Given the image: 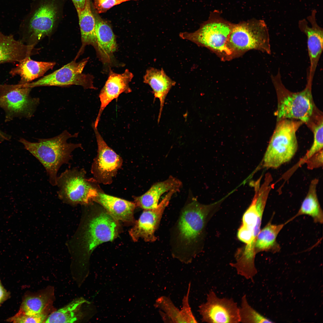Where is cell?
<instances>
[{"label": "cell", "instance_id": "obj_4", "mask_svg": "<svg viewBox=\"0 0 323 323\" xmlns=\"http://www.w3.org/2000/svg\"><path fill=\"white\" fill-rule=\"evenodd\" d=\"M234 24L222 17L220 12L215 11L197 31L181 33L179 36L207 48L222 61H229L232 59L227 44Z\"/></svg>", "mask_w": 323, "mask_h": 323}, {"label": "cell", "instance_id": "obj_23", "mask_svg": "<svg viewBox=\"0 0 323 323\" xmlns=\"http://www.w3.org/2000/svg\"><path fill=\"white\" fill-rule=\"evenodd\" d=\"M55 62L34 61L30 57L25 58L12 68L10 74L12 76L19 75L20 79L18 84H24L42 76L55 65Z\"/></svg>", "mask_w": 323, "mask_h": 323}, {"label": "cell", "instance_id": "obj_38", "mask_svg": "<svg viewBox=\"0 0 323 323\" xmlns=\"http://www.w3.org/2000/svg\"><path fill=\"white\" fill-rule=\"evenodd\" d=\"M10 139V136L0 129V141Z\"/></svg>", "mask_w": 323, "mask_h": 323}, {"label": "cell", "instance_id": "obj_33", "mask_svg": "<svg viewBox=\"0 0 323 323\" xmlns=\"http://www.w3.org/2000/svg\"><path fill=\"white\" fill-rule=\"evenodd\" d=\"M191 283L188 284L186 294L182 300V308L181 310L182 317L185 323H197V321L193 315L189 302Z\"/></svg>", "mask_w": 323, "mask_h": 323}, {"label": "cell", "instance_id": "obj_12", "mask_svg": "<svg viewBox=\"0 0 323 323\" xmlns=\"http://www.w3.org/2000/svg\"><path fill=\"white\" fill-rule=\"evenodd\" d=\"M268 195L263 192L255 193L252 202L242 217L237 237L247 245L255 244L260 230L261 222Z\"/></svg>", "mask_w": 323, "mask_h": 323}, {"label": "cell", "instance_id": "obj_8", "mask_svg": "<svg viewBox=\"0 0 323 323\" xmlns=\"http://www.w3.org/2000/svg\"><path fill=\"white\" fill-rule=\"evenodd\" d=\"M74 59L60 68L34 82L20 84L22 87L42 86H68L73 85L82 86L84 89H96L93 84V76L82 71L88 58L78 62Z\"/></svg>", "mask_w": 323, "mask_h": 323}, {"label": "cell", "instance_id": "obj_28", "mask_svg": "<svg viewBox=\"0 0 323 323\" xmlns=\"http://www.w3.org/2000/svg\"><path fill=\"white\" fill-rule=\"evenodd\" d=\"M240 322L266 323L272 322L255 310L249 304L246 295L242 297L240 306L239 307Z\"/></svg>", "mask_w": 323, "mask_h": 323}, {"label": "cell", "instance_id": "obj_25", "mask_svg": "<svg viewBox=\"0 0 323 323\" xmlns=\"http://www.w3.org/2000/svg\"><path fill=\"white\" fill-rule=\"evenodd\" d=\"M279 224H272L270 221L261 229L257 237L255 245L256 254L261 252L276 253L279 251L281 248L277 241L279 233L288 223Z\"/></svg>", "mask_w": 323, "mask_h": 323}, {"label": "cell", "instance_id": "obj_31", "mask_svg": "<svg viewBox=\"0 0 323 323\" xmlns=\"http://www.w3.org/2000/svg\"><path fill=\"white\" fill-rule=\"evenodd\" d=\"M323 119L322 118L319 122L313 128V143L304 156L299 161L298 165L305 163L306 161L315 153L323 150Z\"/></svg>", "mask_w": 323, "mask_h": 323}, {"label": "cell", "instance_id": "obj_1", "mask_svg": "<svg viewBox=\"0 0 323 323\" xmlns=\"http://www.w3.org/2000/svg\"><path fill=\"white\" fill-rule=\"evenodd\" d=\"M189 199L182 209L171 237L173 254L180 259L191 258L195 255L209 214L222 201L204 205L194 198Z\"/></svg>", "mask_w": 323, "mask_h": 323}, {"label": "cell", "instance_id": "obj_18", "mask_svg": "<svg viewBox=\"0 0 323 323\" xmlns=\"http://www.w3.org/2000/svg\"><path fill=\"white\" fill-rule=\"evenodd\" d=\"M94 14L96 45L95 50L98 58L103 64H110L117 48L115 36L108 23L96 12Z\"/></svg>", "mask_w": 323, "mask_h": 323}, {"label": "cell", "instance_id": "obj_5", "mask_svg": "<svg viewBox=\"0 0 323 323\" xmlns=\"http://www.w3.org/2000/svg\"><path fill=\"white\" fill-rule=\"evenodd\" d=\"M227 47L232 60L253 50L270 54V39L265 22L262 20L252 19L234 24Z\"/></svg>", "mask_w": 323, "mask_h": 323}, {"label": "cell", "instance_id": "obj_37", "mask_svg": "<svg viewBox=\"0 0 323 323\" xmlns=\"http://www.w3.org/2000/svg\"><path fill=\"white\" fill-rule=\"evenodd\" d=\"M77 11L83 10L85 7L86 0H71Z\"/></svg>", "mask_w": 323, "mask_h": 323}, {"label": "cell", "instance_id": "obj_26", "mask_svg": "<svg viewBox=\"0 0 323 323\" xmlns=\"http://www.w3.org/2000/svg\"><path fill=\"white\" fill-rule=\"evenodd\" d=\"M318 182L319 179L316 178L311 181L307 193L299 210L294 216L289 220L290 222L298 216L307 215L310 216L314 223H323V211L317 194V186Z\"/></svg>", "mask_w": 323, "mask_h": 323}, {"label": "cell", "instance_id": "obj_10", "mask_svg": "<svg viewBox=\"0 0 323 323\" xmlns=\"http://www.w3.org/2000/svg\"><path fill=\"white\" fill-rule=\"evenodd\" d=\"M311 86L307 84L303 91L288 94L282 99L275 112L278 121L287 119L297 120L303 123L309 122L315 109Z\"/></svg>", "mask_w": 323, "mask_h": 323}, {"label": "cell", "instance_id": "obj_3", "mask_svg": "<svg viewBox=\"0 0 323 323\" xmlns=\"http://www.w3.org/2000/svg\"><path fill=\"white\" fill-rule=\"evenodd\" d=\"M78 132L71 134L66 130L54 137L39 139L32 142L21 138L19 141L42 164L45 168L51 185H56L57 173L62 165L71 160L72 152L76 149L82 148L81 144L68 143L67 140L76 138Z\"/></svg>", "mask_w": 323, "mask_h": 323}, {"label": "cell", "instance_id": "obj_13", "mask_svg": "<svg viewBox=\"0 0 323 323\" xmlns=\"http://www.w3.org/2000/svg\"><path fill=\"white\" fill-rule=\"evenodd\" d=\"M97 145V154L92 168V172L98 181L110 183L122 164L120 157L106 144L93 123Z\"/></svg>", "mask_w": 323, "mask_h": 323}, {"label": "cell", "instance_id": "obj_21", "mask_svg": "<svg viewBox=\"0 0 323 323\" xmlns=\"http://www.w3.org/2000/svg\"><path fill=\"white\" fill-rule=\"evenodd\" d=\"M144 82L152 88L154 98L159 99L160 107L158 122H159L166 97L176 82L165 73L162 68L161 70L153 67L147 69L144 77Z\"/></svg>", "mask_w": 323, "mask_h": 323}, {"label": "cell", "instance_id": "obj_11", "mask_svg": "<svg viewBox=\"0 0 323 323\" xmlns=\"http://www.w3.org/2000/svg\"><path fill=\"white\" fill-rule=\"evenodd\" d=\"M202 322L239 323V307L231 298H220L213 290L207 294L206 302L198 310Z\"/></svg>", "mask_w": 323, "mask_h": 323}, {"label": "cell", "instance_id": "obj_15", "mask_svg": "<svg viewBox=\"0 0 323 323\" xmlns=\"http://www.w3.org/2000/svg\"><path fill=\"white\" fill-rule=\"evenodd\" d=\"M173 195L170 194L167 196L156 208L144 210L134 226L129 231V234L134 241L136 242L140 238L150 242L156 240L155 232L159 227L164 210Z\"/></svg>", "mask_w": 323, "mask_h": 323}, {"label": "cell", "instance_id": "obj_22", "mask_svg": "<svg viewBox=\"0 0 323 323\" xmlns=\"http://www.w3.org/2000/svg\"><path fill=\"white\" fill-rule=\"evenodd\" d=\"M94 201L103 206L107 212L116 221L131 222L136 207L134 202L120 198L98 193Z\"/></svg>", "mask_w": 323, "mask_h": 323}, {"label": "cell", "instance_id": "obj_27", "mask_svg": "<svg viewBox=\"0 0 323 323\" xmlns=\"http://www.w3.org/2000/svg\"><path fill=\"white\" fill-rule=\"evenodd\" d=\"M86 302L82 298L75 299L65 306L51 313L44 322H75L82 316L81 307Z\"/></svg>", "mask_w": 323, "mask_h": 323}, {"label": "cell", "instance_id": "obj_19", "mask_svg": "<svg viewBox=\"0 0 323 323\" xmlns=\"http://www.w3.org/2000/svg\"><path fill=\"white\" fill-rule=\"evenodd\" d=\"M182 185L180 180L171 176L164 181L155 183L143 194L135 197L134 203L136 207L144 210L154 209L160 203L162 196L179 191Z\"/></svg>", "mask_w": 323, "mask_h": 323}, {"label": "cell", "instance_id": "obj_35", "mask_svg": "<svg viewBox=\"0 0 323 323\" xmlns=\"http://www.w3.org/2000/svg\"><path fill=\"white\" fill-rule=\"evenodd\" d=\"M305 163L310 170L320 167L323 165V150L315 153L309 158Z\"/></svg>", "mask_w": 323, "mask_h": 323}, {"label": "cell", "instance_id": "obj_16", "mask_svg": "<svg viewBox=\"0 0 323 323\" xmlns=\"http://www.w3.org/2000/svg\"><path fill=\"white\" fill-rule=\"evenodd\" d=\"M117 221L107 212H101L89 221L85 234L86 247L91 252L98 246L112 241L118 234Z\"/></svg>", "mask_w": 323, "mask_h": 323}, {"label": "cell", "instance_id": "obj_2", "mask_svg": "<svg viewBox=\"0 0 323 323\" xmlns=\"http://www.w3.org/2000/svg\"><path fill=\"white\" fill-rule=\"evenodd\" d=\"M65 0H34L29 13L21 23L19 40L35 47L55 31L63 16Z\"/></svg>", "mask_w": 323, "mask_h": 323}, {"label": "cell", "instance_id": "obj_17", "mask_svg": "<svg viewBox=\"0 0 323 323\" xmlns=\"http://www.w3.org/2000/svg\"><path fill=\"white\" fill-rule=\"evenodd\" d=\"M133 77L132 73L128 69L122 74L116 73L110 70L108 78L99 95L100 105L95 121L93 123L95 127H97L103 112L112 100L123 93L132 92L129 83Z\"/></svg>", "mask_w": 323, "mask_h": 323}, {"label": "cell", "instance_id": "obj_9", "mask_svg": "<svg viewBox=\"0 0 323 323\" xmlns=\"http://www.w3.org/2000/svg\"><path fill=\"white\" fill-rule=\"evenodd\" d=\"M32 88L15 85L0 84V107L5 113V121L15 117H31L39 102L30 95Z\"/></svg>", "mask_w": 323, "mask_h": 323}, {"label": "cell", "instance_id": "obj_24", "mask_svg": "<svg viewBox=\"0 0 323 323\" xmlns=\"http://www.w3.org/2000/svg\"><path fill=\"white\" fill-rule=\"evenodd\" d=\"M78 18L81 41V46L76 56L77 60L84 52L87 45L96 48L95 33V19L92 10L90 0H86L85 5L82 10L77 11Z\"/></svg>", "mask_w": 323, "mask_h": 323}, {"label": "cell", "instance_id": "obj_36", "mask_svg": "<svg viewBox=\"0 0 323 323\" xmlns=\"http://www.w3.org/2000/svg\"><path fill=\"white\" fill-rule=\"evenodd\" d=\"M10 293L4 288L0 280V305L10 297Z\"/></svg>", "mask_w": 323, "mask_h": 323}, {"label": "cell", "instance_id": "obj_30", "mask_svg": "<svg viewBox=\"0 0 323 323\" xmlns=\"http://www.w3.org/2000/svg\"><path fill=\"white\" fill-rule=\"evenodd\" d=\"M161 309L171 319L172 322L185 323L179 310L174 304L169 297L163 296L156 300L154 305Z\"/></svg>", "mask_w": 323, "mask_h": 323}, {"label": "cell", "instance_id": "obj_29", "mask_svg": "<svg viewBox=\"0 0 323 323\" xmlns=\"http://www.w3.org/2000/svg\"><path fill=\"white\" fill-rule=\"evenodd\" d=\"M48 301V298L44 295L26 297L22 301L19 311L28 315L42 313Z\"/></svg>", "mask_w": 323, "mask_h": 323}, {"label": "cell", "instance_id": "obj_14", "mask_svg": "<svg viewBox=\"0 0 323 323\" xmlns=\"http://www.w3.org/2000/svg\"><path fill=\"white\" fill-rule=\"evenodd\" d=\"M316 11L313 10L311 14L307 17L311 26L308 25L305 19L299 21L298 27L300 31L305 34L310 65L307 74V83L312 84L319 61L323 50V31L317 24L316 19Z\"/></svg>", "mask_w": 323, "mask_h": 323}, {"label": "cell", "instance_id": "obj_34", "mask_svg": "<svg viewBox=\"0 0 323 323\" xmlns=\"http://www.w3.org/2000/svg\"><path fill=\"white\" fill-rule=\"evenodd\" d=\"M137 0H93V5L97 14L106 12L113 6L122 3Z\"/></svg>", "mask_w": 323, "mask_h": 323}, {"label": "cell", "instance_id": "obj_6", "mask_svg": "<svg viewBox=\"0 0 323 323\" xmlns=\"http://www.w3.org/2000/svg\"><path fill=\"white\" fill-rule=\"evenodd\" d=\"M278 121L263 157L264 168H278L291 160L298 149L296 132L303 122L287 119Z\"/></svg>", "mask_w": 323, "mask_h": 323}, {"label": "cell", "instance_id": "obj_20", "mask_svg": "<svg viewBox=\"0 0 323 323\" xmlns=\"http://www.w3.org/2000/svg\"><path fill=\"white\" fill-rule=\"evenodd\" d=\"M38 51L35 47L16 40L12 34L5 35L0 31V65L19 63L27 57L36 54Z\"/></svg>", "mask_w": 323, "mask_h": 323}, {"label": "cell", "instance_id": "obj_32", "mask_svg": "<svg viewBox=\"0 0 323 323\" xmlns=\"http://www.w3.org/2000/svg\"><path fill=\"white\" fill-rule=\"evenodd\" d=\"M46 316L43 313L28 315L19 311L14 316L8 319L7 321L13 323H42L45 321Z\"/></svg>", "mask_w": 323, "mask_h": 323}, {"label": "cell", "instance_id": "obj_7", "mask_svg": "<svg viewBox=\"0 0 323 323\" xmlns=\"http://www.w3.org/2000/svg\"><path fill=\"white\" fill-rule=\"evenodd\" d=\"M84 171L77 168L67 169L57 176L56 185L59 198L73 205L87 204L98 192L85 178Z\"/></svg>", "mask_w": 323, "mask_h": 323}]
</instances>
